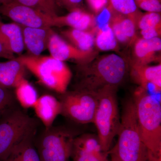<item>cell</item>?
<instances>
[{"instance_id": "obj_11", "label": "cell", "mask_w": 161, "mask_h": 161, "mask_svg": "<svg viewBox=\"0 0 161 161\" xmlns=\"http://www.w3.org/2000/svg\"><path fill=\"white\" fill-rule=\"evenodd\" d=\"M130 72L132 79L141 87L147 91L149 85H151L153 86L156 92H161V64L153 66L132 64Z\"/></svg>"}, {"instance_id": "obj_7", "label": "cell", "mask_w": 161, "mask_h": 161, "mask_svg": "<svg viewBox=\"0 0 161 161\" xmlns=\"http://www.w3.org/2000/svg\"><path fill=\"white\" fill-rule=\"evenodd\" d=\"M79 134L64 126L45 128L34 145L40 161H70L73 142Z\"/></svg>"}, {"instance_id": "obj_21", "label": "cell", "mask_w": 161, "mask_h": 161, "mask_svg": "<svg viewBox=\"0 0 161 161\" xmlns=\"http://www.w3.org/2000/svg\"><path fill=\"white\" fill-rule=\"evenodd\" d=\"M15 88L16 98L20 105L25 109L33 108L39 98L34 86L24 78Z\"/></svg>"}, {"instance_id": "obj_19", "label": "cell", "mask_w": 161, "mask_h": 161, "mask_svg": "<svg viewBox=\"0 0 161 161\" xmlns=\"http://www.w3.org/2000/svg\"><path fill=\"white\" fill-rule=\"evenodd\" d=\"M24 67L16 59L0 62V86L15 87L24 79Z\"/></svg>"}, {"instance_id": "obj_31", "label": "cell", "mask_w": 161, "mask_h": 161, "mask_svg": "<svg viewBox=\"0 0 161 161\" xmlns=\"http://www.w3.org/2000/svg\"><path fill=\"white\" fill-rule=\"evenodd\" d=\"M57 1L70 11L78 8H81L83 0H57Z\"/></svg>"}, {"instance_id": "obj_15", "label": "cell", "mask_w": 161, "mask_h": 161, "mask_svg": "<svg viewBox=\"0 0 161 161\" xmlns=\"http://www.w3.org/2000/svg\"><path fill=\"white\" fill-rule=\"evenodd\" d=\"M33 108L45 128L53 126L56 117L61 113L60 101L52 95H44L39 97Z\"/></svg>"}, {"instance_id": "obj_3", "label": "cell", "mask_w": 161, "mask_h": 161, "mask_svg": "<svg viewBox=\"0 0 161 161\" xmlns=\"http://www.w3.org/2000/svg\"><path fill=\"white\" fill-rule=\"evenodd\" d=\"M117 135L118 141L108 155L115 154L122 161H147V150L141 136L132 98L125 104Z\"/></svg>"}, {"instance_id": "obj_30", "label": "cell", "mask_w": 161, "mask_h": 161, "mask_svg": "<svg viewBox=\"0 0 161 161\" xmlns=\"http://www.w3.org/2000/svg\"><path fill=\"white\" fill-rule=\"evenodd\" d=\"M161 27L148 28L141 30V34L143 39H150L159 37L161 36Z\"/></svg>"}, {"instance_id": "obj_33", "label": "cell", "mask_w": 161, "mask_h": 161, "mask_svg": "<svg viewBox=\"0 0 161 161\" xmlns=\"http://www.w3.org/2000/svg\"><path fill=\"white\" fill-rule=\"evenodd\" d=\"M0 58H5V59H9V60L14 59L13 54L7 50L1 42H0Z\"/></svg>"}, {"instance_id": "obj_16", "label": "cell", "mask_w": 161, "mask_h": 161, "mask_svg": "<svg viewBox=\"0 0 161 161\" xmlns=\"http://www.w3.org/2000/svg\"><path fill=\"white\" fill-rule=\"evenodd\" d=\"M0 42L13 54L21 53L25 45L20 25L15 23H3L0 20Z\"/></svg>"}, {"instance_id": "obj_5", "label": "cell", "mask_w": 161, "mask_h": 161, "mask_svg": "<svg viewBox=\"0 0 161 161\" xmlns=\"http://www.w3.org/2000/svg\"><path fill=\"white\" fill-rule=\"evenodd\" d=\"M117 88L106 87L97 92L98 105L93 123L97 128L103 151L108 155L120 126L121 118L116 98Z\"/></svg>"}, {"instance_id": "obj_17", "label": "cell", "mask_w": 161, "mask_h": 161, "mask_svg": "<svg viewBox=\"0 0 161 161\" xmlns=\"http://www.w3.org/2000/svg\"><path fill=\"white\" fill-rule=\"evenodd\" d=\"M114 13L115 14L110 17L109 22L114 36L117 41L120 43H129L135 36V20L129 17Z\"/></svg>"}, {"instance_id": "obj_36", "label": "cell", "mask_w": 161, "mask_h": 161, "mask_svg": "<svg viewBox=\"0 0 161 161\" xmlns=\"http://www.w3.org/2000/svg\"><path fill=\"white\" fill-rule=\"evenodd\" d=\"M14 0H0V6L11 3Z\"/></svg>"}, {"instance_id": "obj_34", "label": "cell", "mask_w": 161, "mask_h": 161, "mask_svg": "<svg viewBox=\"0 0 161 161\" xmlns=\"http://www.w3.org/2000/svg\"><path fill=\"white\" fill-rule=\"evenodd\" d=\"M3 161H20L19 159L13 153H11L10 155L6 159Z\"/></svg>"}, {"instance_id": "obj_27", "label": "cell", "mask_w": 161, "mask_h": 161, "mask_svg": "<svg viewBox=\"0 0 161 161\" xmlns=\"http://www.w3.org/2000/svg\"><path fill=\"white\" fill-rule=\"evenodd\" d=\"M13 94L7 88L0 86V118L14 104Z\"/></svg>"}, {"instance_id": "obj_18", "label": "cell", "mask_w": 161, "mask_h": 161, "mask_svg": "<svg viewBox=\"0 0 161 161\" xmlns=\"http://www.w3.org/2000/svg\"><path fill=\"white\" fill-rule=\"evenodd\" d=\"M81 153L94 154L102 160L110 161L103 151L98 136L92 134H79L74 139L71 156Z\"/></svg>"}, {"instance_id": "obj_37", "label": "cell", "mask_w": 161, "mask_h": 161, "mask_svg": "<svg viewBox=\"0 0 161 161\" xmlns=\"http://www.w3.org/2000/svg\"><path fill=\"white\" fill-rule=\"evenodd\" d=\"M147 1V0H134L135 1V3L136 4V3H138L139 2H142V1Z\"/></svg>"}, {"instance_id": "obj_28", "label": "cell", "mask_w": 161, "mask_h": 161, "mask_svg": "<svg viewBox=\"0 0 161 161\" xmlns=\"http://www.w3.org/2000/svg\"><path fill=\"white\" fill-rule=\"evenodd\" d=\"M137 8L147 12H155L161 13V0H147L136 3Z\"/></svg>"}, {"instance_id": "obj_26", "label": "cell", "mask_w": 161, "mask_h": 161, "mask_svg": "<svg viewBox=\"0 0 161 161\" xmlns=\"http://www.w3.org/2000/svg\"><path fill=\"white\" fill-rule=\"evenodd\" d=\"M136 24L141 30L161 27L160 13L147 12L144 14H141L136 19Z\"/></svg>"}, {"instance_id": "obj_24", "label": "cell", "mask_w": 161, "mask_h": 161, "mask_svg": "<svg viewBox=\"0 0 161 161\" xmlns=\"http://www.w3.org/2000/svg\"><path fill=\"white\" fill-rule=\"evenodd\" d=\"M109 7L111 11L136 19L141 13L134 0H109Z\"/></svg>"}, {"instance_id": "obj_20", "label": "cell", "mask_w": 161, "mask_h": 161, "mask_svg": "<svg viewBox=\"0 0 161 161\" xmlns=\"http://www.w3.org/2000/svg\"><path fill=\"white\" fill-rule=\"evenodd\" d=\"M62 33L72 45L78 49L85 51L94 50L95 39L92 32L70 28L62 31Z\"/></svg>"}, {"instance_id": "obj_4", "label": "cell", "mask_w": 161, "mask_h": 161, "mask_svg": "<svg viewBox=\"0 0 161 161\" xmlns=\"http://www.w3.org/2000/svg\"><path fill=\"white\" fill-rule=\"evenodd\" d=\"M37 78L40 83L62 94L66 92L71 79L69 68L51 56L24 55L16 58Z\"/></svg>"}, {"instance_id": "obj_10", "label": "cell", "mask_w": 161, "mask_h": 161, "mask_svg": "<svg viewBox=\"0 0 161 161\" xmlns=\"http://www.w3.org/2000/svg\"><path fill=\"white\" fill-rule=\"evenodd\" d=\"M50 56L60 61L75 60L80 64L89 62L96 57L95 50L85 51L67 43L58 35L53 32L50 37L47 46Z\"/></svg>"}, {"instance_id": "obj_22", "label": "cell", "mask_w": 161, "mask_h": 161, "mask_svg": "<svg viewBox=\"0 0 161 161\" xmlns=\"http://www.w3.org/2000/svg\"><path fill=\"white\" fill-rule=\"evenodd\" d=\"M36 132H33L23 140L12 152L17 157L20 161H40L33 143Z\"/></svg>"}, {"instance_id": "obj_32", "label": "cell", "mask_w": 161, "mask_h": 161, "mask_svg": "<svg viewBox=\"0 0 161 161\" xmlns=\"http://www.w3.org/2000/svg\"><path fill=\"white\" fill-rule=\"evenodd\" d=\"M71 161H104L94 154L81 153L71 156Z\"/></svg>"}, {"instance_id": "obj_9", "label": "cell", "mask_w": 161, "mask_h": 161, "mask_svg": "<svg viewBox=\"0 0 161 161\" xmlns=\"http://www.w3.org/2000/svg\"><path fill=\"white\" fill-rule=\"evenodd\" d=\"M0 14L25 27L45 28L52 26V17L15 2L0 6Z\"/></svg>"}, {"instance_id": "obj_13", "label": "cell", "mask_w": 161, "mask_h": 161, "mask_svg": "<svg viewBox=\"0 0 161 161\" xmlns=\"http://www.w3.org/2000/svg\"><path fill=\"white\" fill-rule=\"evenodd\" d=\"M22 30L24 45L31 55L40 56L48 46L50 37L53 33L50 27L41 28L23 26Z\"/></svg>"}, {"instance_id": "obj_38", "label": "cell", "mask_w": 161, "mask_h": 161, "mask_svg": "<svg viewBox=\"0 0 161 161\" xmlns=\"http://www.w3.org/2000/svg\"><path fill=\"white\" fill-rule=\"evenodd\" d=\"M0 20H1V16H0Z\"/></svg>"}, {"instance_id": "obj_25", "label": "cell", "mask_w": 161, "mask_h": 161, "mask_svg": "<svg viewBox=\"0 0 161 161\" xmlns=\"http://www.w3.org/2000/svg\"><path fill=\"white\" fill-rule=\"evenodd\" d=\"M13 2L32 7L52 17L57 15V0H14Z\"/></svg>"}, {"instance_id": "obj_23", "label": "cell", "mask_w": 161, "mask_h": 161, "mask_svg": "<svg viewBox=\"0 0 161 161\" xmlns=\"http://www.w3.org/2000/svg\"><path fill=\"white\" fill-rule=\"evenodd\" d=\"M95 43L98 49L102 51L117 49V41L109 23L98 27L95 38Z\"/></svg>"}, {"instance_id": "obj_14", "label": "cell", "mask_w": 161, "mask_h": 161, "mask_svg": "<svg viewBox=\"0 0 161 161\" xmlns=\"http://www.w3.org/2000/svg\"><path fill=\"white\" fill-rule=\"evenodd\" d=\"M161 50L160 38L139 39L136 40L134 45V59L132 64L140 65L149 64L156 60L157 54Z\"/></svg>"}, {"instance_id": "obj_35", "label": "cell", "mask_w": 161, "mask_h": 161, "mask_svg": "<svg viewBox=\"0 0 161 161\" xmlns=\"http://www.w3.org/2000/svg\"><path fill=\"white\" fill-rule=\"evenodd\" d=\"M110 155H111V161H122L120 159L118 158L116 155L115 154H112V153H110Z\"/></svg>"}, {"instance_id": "obj_1", "label": "cell", "mask_w": 161, "mask_h": 161, "mask_svg": "<svg viewBox=\"0 0 161 161\" xmlns=\"http://www.w3.org/2000/svg\"><path fill=\"white\" fill-rule=\"evenodd\" d=\"M129 71L124 58L115 54L95 57L80 64L75 90L97 93L106 87H117L123 82Z\"/></svg>"}, {"instance_id": "obj_2", "label": "cell", "mask_w": 161, "mask_h": 161, "mask_svg": "<svg viewBox=\"0 0 161 161\" xmlns=\"http://www.w3.org/2000/svg\"><path fill=\"white\" fill-rule=\"evenodd\" d=\"M139 129L147 152L161 158V106L158 101L141 87L132 98Z\"/></svg>"}, {"instance_id": "obj_8", "label": "cell", "mask_w": 161, "mask_h": 161, "mask_svg": "<svg viewBox=\"0 0 161 161\" xmlns=\"http://www.w3.org/2000/svg\"><path fill=\"white\" fill-rule=\"evenodd\" d=\"M60 114L77 123H94L98 103L97 93L75 90L62 94Z\"/></svg>"}, {"instance_id": "obj_12", "label": "cell", "mask_w": 161, "mask_h": 161, "mask_svg": "<svg viewBox=\"0 0 161 161\" xmlns=\"http://www.w3.org/2000/svg\"><path fill=\"white\" fill-rule=\"evenodd\" d=\"M94 15L78 8L70 11L65 15L56 16L52 17V26H67L73 29L87 31L95 25Z\"/></svg>"}, {"instance_id": "obj_29", "label": "cell", "mask_w": 161, "mask_h": 161, "mask_svg": "<svg viewBox=\"0 0 161 161\" xmlns=\"http://www.w3.org/2000/svg\"><path fill=\"white\" fill-rule=\"evenodd\" d=\"M89 7L94 13L102 12L109 3V0H86Z\"/></svg>"}, {"instance_id": "obj_6", "label": "cell", "mask_w": 161, "mask_h": 161, "mask_svg": "<svg viewBox=\"0 0 161 161\" xmlns=\"http://www.w3.org/2000/svg\"><path fill=\"white\" fill-rule=\"evenodd\" d=\"M35 119L14 105L0 118V161L6 159L16 147L30 134L36 132Z\"/></svg>"}]
</instances>
